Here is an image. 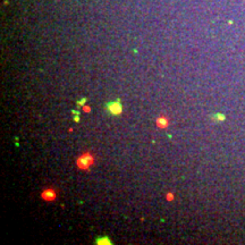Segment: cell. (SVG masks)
Masks as SVG:
<instances>
[{"label":"cell","instance_id":"52a82bcc","mask_svg":"<svg viewBox=\"0 0 245 245\" xmlns=\"http://www.w3.org/2000/svg\"><path fill=\"white\" fill-rule=\"evenodd\" d=\"M83 111L90 112V111H91V108H90V107H88V106H84V107H83Z\"/></svg>","mask_w":245,"mask_h":245},{"label":"cell","instance_id":"9c48e42d","mask_svg":"<svg viewBox=\"0 0 245 245\" xmlns=\"http://www.w3.org/2000/svg\"><path fill=\"white\" fill-rule=\"evenodd\" d=\"M74 120H75L76 122H80V116H75V117H74Z\"/></svg>","mask_w":245,"mask_h":245},{"label":"cell","instance_id":"6da1fadb","mask_svg":"<svg viewBox=\"0 0 245 245\" xmlns=\"http://www.w3.org/2000/svg\"><path fill=\"white\" fill-rule=\"evenodd\" d=\"M94 156L91 153V152H84V153H82L80 157L76 159V166L77 168L81 169V170H88L90 169L91 166H93L94 164Z\"/></svg>","mask_w":245,"mask_h":245},{"label":"cell","instance_id":"277c9868","mask_svg":"<svg viewBox=\"0 0 245 245\" xmlns=\"http://www.w3.org/2000/svg\"><path fill=\"white\" fill-rule=\"evenodd\" d=\"M156 124H157V127L165 130V128H167V127L169 126V118L162 115V116H160V117H158Z\"/></svg>","mask_w":245,"mask_h":245},{"label":"cell","instance_id":"8992f818","mask_svg":"<svg viewBox=\"0 0 245 245\" xmlns=\"http://www.w3.org/2000/svg\"><path fill=\"white\" fill-rule=\"evenodd\" d=\"M88 102V99L86 98H82L81 100H78V101H76V105L80 106V107H84V105Z\"/></svg>","mask_w":245,"mask_h":245},{"label":"cell","instance_id":"7a4b0ae2","mask_svg":"<svg viewBox=\"0 0 245 245\" xmlns=\"http://www.w3.org/2000/svg\"><path fill=\"white\" fill-rule=\"evenodd\" d=\"M105 108L110 116H120L122 114V103L120 101V99H117L115 101L107 102Z\"/></svg>","mask_w":245,"mask_h":245},{"label":"cell","instance_id":"3957f363","mask_svg":"<svg viewBox=\"0 0 245 245\" xmlns=\"http://www.w3.org/2000/svg\"><path fill=\"white\" fill-rule=\"evenodd\" d=\"M41 199L47 201V202H52L57 199V192L56 189H52V187H48V189H44L41 193Z\"/></svg>","mask_w":245,"mask_h":245},{"label":"cell","instance_id":"ba28073f","mask_svg":"<svg viewBox=\"0 0 245 245\" xmlns=\"http://www.w3.org/2000/svg\"><path fill=\"white\" fill-rule=\"evenodd\" d=\"M174 199V196H172V193H169V194H167V200H172Z\"/></svg>","mask_w":245,"mask_h":245},{"label":"cell","instance_id":"30bf717a","mask_svg":"<svg viewBox=\"0 0 245 245\" xmlns=\"http://www.w3.org/2000/svg\"><path fill=\"white\" fill-rule=\"evenodd\" d=\"M72 112L74 114V116H80V112L76 111V110H72Z\"/></svg>","mask_w":245,"mask_h":245},{"label":"cell","instance_id":"5b68a950","mask_svg":"<svg viewBox=\"0 0 245 245\" xmlns=\"http://www.w3.org/2000/svg\"><path fill=\"white\" fill-rule=\"evenodd\" d=\"M94 244L97 245H111L112 241L108 236H99V237L95 238Z\"/></svg>","mask_w":245,"mask_h":245}]
</instances>
